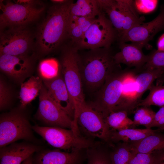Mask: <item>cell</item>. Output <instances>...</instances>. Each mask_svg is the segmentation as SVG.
Segmentation results:
<instances>
[{
	"label": "cell",
	"instance_id": "1",
	"mask_svg": "<svg viewBox=\"0 0 164 164\" xmlns=\"http://www.w3.org/2000/svg\"><path fill=\"white\" fill-rule=\"evenodd\" d=\"M114 55L110 48H106L90 49L82 55L79 53L78 65L82 83L92 90L102 87L109 75L121 68L115 63Z\"/></svg>",
	"mask_w": 164,
	"mask_h": 164
},
{
	"label": "cell",
	"instance_id": "2",
	"mask_svg": "<svg viewBox=\"0 0 164 164\" xmlns=\"http://www.w3.org/2000/svg\"><path fill=\"white\" fill-rule=\"evenodd\" d=\"M73 2L68 0L55 4L49 9L37 34L38 47L43 53H48L57 49L67 36L70 7Z\"/></svg>",
	"mask_w": 164,
	"mask_h": 164
},
{
	"label": "cell",
	"instance_id": "3",
	"mask_svg": "<svg viewBox=\"0 0 164 164\" xmlns=\"http://www.w3.org/2000/svg\"><path fill=\"white\" fill-rule=\"evenodd\" d=\"M78 50L75 45L72 43L71 45L66 46L63 51L60 63V72L74 104V119L79 108L86 103L78 65Z\"/></svg>",
	"mask_w": 164,
	"mask_h": 164
},
{
	"label": "cell",
	"instance_id": "4",
	"mask_svg": "<svg viewBox=\"0 0 164 164\" xmlns=\"http://www.w3.org/2000/svg\"><path fill=\"white\" fill-rule=\"evenodd\" d=\"M101 12L108 18L115 29L117 39L133 27L143 23L138 16L133 0H97Z\"/></svg>",
	"mask_w": 164,
	"mask_h": 164
},
{
	"label": "cell",
	"instance_id": "5",
	"mask_svg": "<svg viewBox=\"0 0 164 164\" xmlns=\"http://www.w3.org/2000/svg\"><path fill=\"white\" fill-rule=\"evenodd\" d=\"M44 9L43 4L37 1L1 0L0 28L25 26L37 19Z\"/></svg>",
	"mask_w": 164,
	"mask_h": 164
},
{
	"label": "cell",
	"instance_id": "6",
	"mask_svg": "<svg viewBox=\"0 0 164 164\" xmlns=\"http://www.w3.org/2000/svg\"><path fill=\"white\" fill-rule=\"evenodd\" d=\"M32 129L50 145L66 152L76 149H87L100 143L99 142L78 135L71 129L38 125L32 126Z\"/></svg>",
	"mask_w": 164,
	"mask_h": 164
},
{
	"label": "cell",
	"instance_id": "7",
	"mask_svg": "<svg viewBox=\"0 0 164 164\" xmlns=\"http://www.w3.org/2000/svg\"><path fill=\"white\" fill-rule=\"evenodd\" d=\"M33 130L28 119L21 111H13L2 114L0 118V148L20 139L37 142Z\"/></svg>",
	"mask_w": 164,
	"mask_h": 164
},
{
	"label": "cell",
	"instance_id": "8",
	"mask_svg": "<svg viewBox=\"0 0 164 164\" xmlns=\"http://www.w3.org/2000/svg\"><path fill=\"white\" fill-rule=\"evenodd\" d=\"M130 70L121 68L109 75L101 87L96 100L88 104L101 114L104 119L120 103L122 82Z\"/></svg>",
	"mask_w": 164,
	"mask_h": 164
},
{
	"label": "cell",
	"instance_id": "9",
	"mask_svg": "<svg viewBox=\"0 0 164 164\" xmlns=\"http://www.w3.org/2000/svg\"><path fill=\"white\" fill-rule=\"evenodd\" d=\"M75 128L80 135L87 138H98L110 142L111 130L103 116L86 103L79 109L74 121Z\"/></svg>",
	"mask_w": 164,
	"mask_h": 164
},
{
	"label": "cell",
	"instance_id": "10",
	"mask_svg": "<svg viewBox=\"0 0 164 164\" xmlns=\"http://www.w3.org/2000/svg\"><path fill=\"white\" fill-rule=\"evenodd\" d=\"M118 36L110 20L101 12L94 20L82 38L74 44L78 50L110 48Z\"/></svg>",
	"mask_w": 164,
	"mask_h": 164
},
{
	"label": "cell",
	"instance_id": "11",
	"mask_svg": "<svg viewBox=\"0 0 164 164\" xmlns=\"http://www.w3.org/2000/svg\"><path fill=\"white\" fill-rule=\"evenodd\" d=\"M39 106L36 117L48 126L74 129L73 120L60 108L49 96L43 84L40 91Z\"/></svg>",
	"mask_w": 164,
	"mask_h": 164
},
{
	"label": "cell",
	"instance_id": "12",
	"mask_svg": "<svg viewBox=\"0 0 164 164\" xmlns=\"http://www.w3.org/2000/svg\"><path fill=\"white\" fill-rule=\"evenodd\" d=\"M31 38L25 26L9 27L0 34V55L25 56L30 47Z\"/></svg>",
	"mask_w": 164,
	"mask_h": 164
},
{
	"label": "cell",
	"instance_id": "13",
	"mask_svg": "<svg viewBox=\"0 0 164 164\" xmlns=\"http://www.w3.org/2000/svg\"><path fill=\"white\" fill-rule=\"evenodd\" d=\"M164 30V6H162L158 15L149 22L135 26L123 34L118 39L119 43L130 42L143 48L160 31Z\"/></svg>",
	"mask_w": 164,
	"mask_h": 164
},
{
	"label": "cell",
	"instance_id": "14",
	"mask_svg": "<svg viewBox=\"0 0 164 164\" xmlns=\"http://www.w3.org/2000/svg\"><path fill=\"white\" fill-rule=\"evenodd\" d=\"M59 75L50 80H43V84L53 101L73 120L74 118V104L63 77Z\"/></svg>",
	"mask_w": 164,
	"mask_h": 164
},
{
	"label": "cell",
	"instance_id": "15",
	"mask_svg": "<svg viewBox=\"0 0 164 164\" xmlns=\"http://www.w3.org/2000/svg\"><path fill=\"white\" fill-rule=\"evenodd\" d=\"M76 149L70 152L62 151L56 149L41 150L37 152L36 164H83L86 158L84 150Z\"/></svg>",
	"mask_w": 164,
	"mask_h": 164
},
{
	"label": "cell",
	"instance_id": "16",
	"mask_svg": "<svg viewBox=\"0 0 164 164\" xmlns=\"http://www.w3.org/2000/svg\"><path fill=\"white\" fill-rule=\"evenodd\" d=\"M42 149L40 146L31 143H12L0 148V164H21L34 153Z\"/></svg>",
	"mask_w": 164,
	"mask_h": 164
},
{
	"label": "cell",
	"instance_id": "17",
	"mask_svg": "<svg viewBox=\"0 0 164 164\" xmlns=\"http://www.w3.org/2000/svg\"><path fill=\"white\" fill-rule=\"evenodd\" d=\"M120 51L114 55L115 63L118 65L124 64L129 67H134L139 72L147 62L149 57L142 51L143 47L136 43L120 42Z\"/></svg>",
	"mask_w": 164,
	"mask_h": 164
},
{
	"label": "cell",
	"instance_id": "18",
	"mask_svg": "<svg viewBox=\"0 0 164 164\" xmlns=\"http://www.w3.org/2000/svg\"><path fill=\"white\" fill-rule=\"evenodd\" d=\"M32 67L30 60L26 55H0L1 70L18 81L22 80L29 74Z\"/></svg>",
	"mask_w": 164,
	"mask_h": 164
},
{
	"label": "cell",
	"instance_id": "19",
	"mask_svg": "<svg viewBox=\"0 0 164 164\" xmlns=\"http://www.w3.org/2000/svg\"><path fill=\"white\" fill-rule=\"evenodd\" d=\"M138 72L135 68L130 69L125 76L122 82L121 100L114 111H125L128 113L135 109L134 101L138 89L135 76Z\"/></svg>",
	"mask_w": 164,
	"mask_h": 164
},
{
	"label": "cell",
	"instance_id": "20",
	"mask_svg": "<svg viewBox=\"0 0 164 164\" xmlns=\"http://www.w3.org/2000/svg\"><path fill=\"white\" fill-rule=\"evenodd\" d=\"M157 131L141 140L128 143L132 152L152 154L164 150V134Z\"/></svg>",
	"mask_w": 164,
	"mask_h": 164
},
{
	"label": "cell",
	"instance_id": "21",
	"mask_svg": "<svg viewBox=\"0 0 164 164\" xmlns=\"http://www.w3.org/2000/svg\"><path fill=\"white\" fill-rule=\"evenodd\" d=\"M164 72L163 70H143L136 74L135 79L138 89L134 101L135 109L138 107L144 93L149 90L154 81L158 78Z\"/></svg>",
	"mask_w": 164,
	"mask_h": 164
},
{
	"label": "cell",
	"instance_id": "22",
	"mask_svg": "<svg viewBox=\"0 0 164 164\" xmlns=\"http://www.w3.org/2000/svg\"><path fill=\"white\" fill-rule=\"evenodd\" d=\"M95 19L70 15L67 27V36L74 44L83 37Z\"/></svg>",
	"mask_w": 164,
	"mask_h": 164
},
{
	"label": "cell",
	"instance_id": "23",
	"mask_svg": "<svg viewBox=\"0 0 164 164\" xmlns=\"http://www.w3.org/2000/svg\"><path fill=\"white\" fill-rule=\"evenodd\" d=\"M157 130L151 128L136 129L130 128L120 131H112L110 142H114L121 141L129 143L141 140L152 134Z\"/></svg>",
	"mask_w": 164,
	"mask_h": 164
},
{
	"label": "cell",
	"instance_id": "24",
	"mask_svg": "<svg viewBox=\"0 0 164 164\" xmlns=\"http://www.w3.org/2000/svg\"><path fill=\"white\" fill-rule=\"evenodd\" d=\"M43 85L41 80L36 76H32L22 84L19 94L21 109H23L35 99L39 93Z\"/></svg>",
	"mask_w": 164,
	"mask_h": 164
},
{
	"label": "cell",
	"instance_id": "25",
	"mask_svg": "<svg viewBox=\"0 0 164 164\" xmlns=\"http://www.w3.org/2000/svg\"><path fill=\"white\" fill-rule=\"evenodd\" d=\"M101 12L97 0H78L71 3L70 15L88 18H96Z\"/></svg>",
	"mask_w": 164,
	"mask_h": 164
},
{
	"label": "cell",
	"instance_id": "26",
	"mask_svg": "<svg viewBox=\"0 0 164 164\" xmlns=\"http://www.w3.org/2000/svg\"><path fill=\"white\" fill-rule=\"evenodd\" d=\"M128 113L125 111H113L105 119L112 131H120L132 128L133 121L128 117Z\"/></svg>",
	"mask_w": 164,
	"mask_h": 164
},
{
	"label": "cell",
	"instance_id": "27",
	"mask_svg": "<svg viewBox=\"0 0 164 164\" xmlns=\"http://www.w3.org/2000/svg\"><path fill=\"white\" fill-rule=\"evenodd\" d=\"M149 90V95L141 101L138 107L151 105L160 107L164 106V85H155L153 84Z\"/></svg>",
	"mask_w": 164,
	"mask_h": 164
},
{
	"label": "cell",
	"instance_id": "28",
	"mask_svg": "<svg viewBox=\"0 0 164 164\" xmlns=\"http://www.w3.org/2000/svg\"><path fill=\"white\" fill-rule=\"evenodd\" d=\"M101 144L86 150L87 163L85 164H112L110 153L101 148Z\"/></svg>",
	"mask_w": 164,
	"mask_h": 164
},
{
	"label": "cell",
	"instance_id": "29",
	"mask_svg": "<svg viewBox=\"0 0 164 164\" xmlns=\"http://www.w3.org/2000/svg\"><path fill=\"white\" fill-rule=\"evenodd\" d=\"M132 155L129 143L123 142L117 144L110 153V156L112 164H129Z\"/></svg>",
	"mask_w": 164,
	"mask_h": 164
},
{
	"label": "cell",
	"instance_id": "30",
	"mask_svg": "<svg viewBox=\"0 0 164 164\" xmlns=\"http://www.w3.org/2000/svg\"><path fill=\"white\" fill-rule=\"evenodd\" d=\"M39 71L43 80H50L57 77L60 73V64L55 58L42 60L39 66Z\"/></svg>",
	"mask_w": 164,
	"mask_h": 164
},
{
	"label": "cell",
	"instance_id": "31",
	"mask_svg": "<svg viewBox=\"0 0 164 164\" xmlns=\"http://www.w3.org/2000/svg\"><path fill=\"white\" fill-rule=\"evenodd\" d=\"M155 113L149 107H137L134 111L132 128L142 125L149 128L153 121Z\"/></svg>",
	"mask_w": 164,
	"mask_h": 164
},
{
	"label": "cell",
	"instance_id": "32",
	"mask_svg": "<svg viewBox=\"0 0 164 164\" xmlns=\"http://www.w3.org/2000/svg\"><path fill=\"white\" fill-rule=\"evenodd\" d=\"M148 60L141 71L143 70H164V51L157 50L149 54Z\"/></svg>",
	"mask_w": 164,
	"mask_h": 164
},
{
	"label": "cell",
	"instance_id": "33",
	"mask_svg": "<svg viewBox=\"0 0 164 164\" xmlns=\"http://www.w3.org/2000/svg\"><path fill=\"white\" fill-rule=\"evenodd\" d=\"M159 2L156 0H133V4L138 14H145L154 11L158 6Z\"/></svg>",
	"mask_w": 164,
	"mask_h": 164
},
{
	"label": "cell",
	"instance_id": "34",
	"mask_svg": "<svg viewBox=\"0 0 164 164\" xmlns=\"http://www.w3.org/2000/svg\"><path fill=\"white\" fill-rule=\"evenodd\" d=\"M10 89L3 79L0 80V109H5L9 105L11 100Z\"/></svg>",
	"mask_w": 164,
	"mask_h": 164
},
{
	"label": "cell",
	"instance_id": "35",
	"mask_svg": "<svg viewBox=\"0 0 164 164\" xmlns=\"http://www.w3.org/2000/svg\"><path fill=\"white\" fill-rule=\"evenodd\" d=\"M155 160L154 153L147 154L132 152L129 164H155Z\"/></svg>",
	"mask_w": 164,
	"mask_h": 164
},
{
	"label": "cell",
	"instance_id": "36",
	"mask_svg": "<svg viewBox=\"0 0 164 164\" xmlns=\"http://www.w3.org/2000/svg\"><path fill=\"white\" fill-rule=\"evenodd\" d=\"M155 127L158 131L164 130V106L160 107L155 113L153 121L149 128Z\"/></svg>",
	"mask_w": 164,
	"mask_h": 164
},
{
	"label": "cell",
	"instance_id": "37",
	"mask_svg": "<svg viewBox=\"0 0 164 164\" xmlns=\"http://www.w3.org/2000/svg\"><path fill=\"white\" fill-rule=\"evenodd\" d=\"M155 155V164H164V150L154 153Z\"/></svg>",
	"mask_w": 164,
	"mask_h": 164
},
{
	"label": "cell",
	"instance_id": "38",
	"mask_svg": "<svg viewBox=\"0 0 164 164\" xmlns=\"http://www.w3.org/2000/svg\"><path fill=\"white\" fill-rule=\"evenodd\" d=\"M157 50L164 51V33L159 37L157 43Z\"/></svg>",
	"mask_w": 164,
	"mask_h": 164
},
{
	"label": "cell",
	"instance_id": "39",
	"mask_svg": "<svg viewBox=\"0 0 164 164\" xmlns=\"http://www.w3.org/2000/svg\"><path fill=\"white\" fill-rule=\"evenodd\" d=\"M163 83H164V72L156 80V85H162Z\"/></svg>",
	"mask_w": 164,
	"mask_h": 164
},
{
	"label": "cell",
	"instance_id": "40",
	"mask_svg": "<svg viewBox=\"0 0 164 164\" xmlns=\"http://www.w3.org/2000/svg\"><path fill=\"white\" fill-rule=\"evenodd\" d=\"M51 1L55 4H61L64 3L68 1L66 0H52Z\"/></svg>",
	"mask_w": 164,
	"mask_h": 164
},
{
	"label": "cell",
	"instance_id": "41",
	"mask_svg": "<svg viewBox=\"0 0 164 164\" xmlns=\"http://www.w3.org/2000/svg\"><path fill=\"white\" fill-rule=\"evenodd\" d=\"M30 158V157L29 158L21 164H32V161Z\"/></svg>",
	"mask_w": 164,
	"mask_h": 164
}]
</instances>
